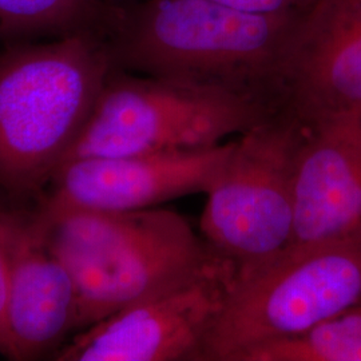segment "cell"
<instances>
[{
	"instance_id": "cell-1",
	"label": "cell",
	"mask_w": 361,
	"mask_h": 361,
	"mask_svg": "<svg viewBox=\"0 0 361 361\" xmlns=\"http://www.w3.org/2000/svg\"><path fill=\"white\" fill-rule=\"evenodd\" d=\"M305 13L255 15L212 0L116 3L106 39L118 70L235 91L284 109L286 52Z\"/></svg>"
},
{
	"instance_id": "cell-2",
	"label": "cell",
	"mask_w": 361,
	"mask_h": 361,
	"mask_svg": "<svg viewBox=\"0 0 361 361\" xmlns=\"http://www.w3.org/2000/svg\"><path fill=\"white\" fill-rule=\"evenodd\" d=\"M116 70L107 39L80 32L0 54V186L30 195L67 162Z\"/></svg>"
},
{
	"instance_id": "cell-3",
	"label": "cell",
	"mask_w": 361,
	"mask_h": 361,
	"mask_svg": "<svg viewBox=\"0 0 361 361\" xmlns=\"http://www.w3.org/2000/svg\"><path fill=\"white\" fill-rule=\"evenodd\" d=\"M54 252L75 283L79 329L190 281L219 257L169 209L39 207Z\"/></svg>"
},
{
	"instance_id": "cell-4",
	"label": "cell",
	"mask_w": 361,
	"mask_h": 361,
	"mask_svg": "<svg viewBox=\"0 0 361 361\" xmlns=\"http://www.w3.org/2000/svg\"><path fill=\"white\" fill-rule=\"evenodd\" d=\"M280 111L241 92L116 68L67 161L204 150Z\"/></svg>"
},
{
	"instance_id": "cell-5",
	"label": "cell",
	"mask_w": 361,
	"mask_h": 361,
	"mask_svg": "<svg viewBox=\"0 0 361 361\" xmlns=\"http://www.w3.org/2000/svg\"><path fill=\"white\" fill-rule=\"evenodd\" d=\"M305 123L283 110L241 134L207 190L200 228L237 280L280 257L293 237V185Z\"/></svg>"
},
{
	"instance_id": "cell-6",
	"label": "cell",
	"mask_w": 361,
	"mask_h": 361,
	"mask_svg": "<svg viewBox=\"0 0 361 361\" xmlns=\"http://www.w3.org/2000/svg\"><path fill=\"white\" fill-rule=\"evenodd\" d=\"M361 304V240L284 252L237 280L201 361H238Z\"/></svg>"
},
{
	"instance_id": "cell-7",
	"label": "cell",
	"mask_w": 361,
	"mask_h": 361,
	"mask_svg": "<svg viewBox=\"0 0 361 361\" xmlns=\"http://www.w3.org/2000/svg\"><path fill=\"white\" fill-rule=\"evenodd\" d=\"M237 281L231 261L83 329L59 361H201L207 337Z\"/></svg>"
},
{
	"instance_id": "cell-8",
	"label": "cell",
	"mask_w": 361,
	"mask_h": 361,
	"mask_svg": "<svg viewBox=\"0 0 361 361\" xmlns=\"http://www.w3.org/2000/svg\"><path fill=\"white\" fill-rule=\"evenodd\" d=\"M233 146L219 143L195 152L70 159L52 178L40 207L130 212L207 193Z\"/></svg>"
},
{
	"instance_id": "cell-9",
	"label": "cell",
	"mask_w": 361,
	"mask_h": 361,
	"mask_svg": "<svg viewBox=\"0 0 361 361\" xmlns=\"http://www.w3.org/2000/svg\"><path fill=\"white\" fill-rule=\"evenodd\" d=\"M296 250L361 240V113L305 123L293 185Z\"/></svg>"
},
{
	"instance_id": "cell-10",
	"label": "cell",
	"mask_w": 361,
	"mask_h": 361,
	"mask_svg": "<svg viewBox=\"0 0 361 361\" xmlns=\"http://www.w3.org/2000/svg\"><path fill=\"white\" fill-rule=\"evenodd\" d=\"M284 109L304 123L361 113V0H317L285 59Z\"/></svg>"
},
{
	"instance_id": "cell-11",
	"label": "cell",
	"mask_w": 361,
	"mask_h": 361,
	"mask_svg": "<svg viewBox=\"0 0 361 361\" xmlns=\"http://www.w3.org/2000/svg\"><path fill=\"white\" fill-rule=\"evenodd\" d=\"M75 329L79 307L71 273L54 252L38 212L16 213L0 352L13 360H35Z\"/></svg>"
},
{
	"instance_id": "cell-12",
	"label": "cell",
	"mask_w": 361,
	"mask_h": 361,
	"mask_svg": "<svg viewBox=\"0 0 361 361\" xmlns=\"http://www.w3.org/2000/svg\"><path fill=\"white\" fill-rule=\"evenodd\" d=\"M114 7L107 0H0V39L106 37Z\"/></svg>"
},
{
	"instance_id": "cell-13",
	"label": "cell",
	"mask_w": 361,
	"mask_h": 361,
	"mask_svg": "<svg viewBox=\"0 0 361 361\" xmlns=\"http://www.w3.org/2000/svg\"><path fill=\"white\" fill-rule=\"evenodd\" d=\"M238 361H361V304L300 335L250 349Z\"/></svg>"
},
{
	"instance_id": "cell-14",
	"label": "cell",
	"mask_w": 361,
	"mask_h": 361,
	"mask_svg": "<svg viewBox=\"0 0 361 361\" xmlns=\"http://www.w3.org/2000/svg\"><path fill=\"white\" fill-rule=\"evenodd\" d=\"M16 213L0 207V338L3 332L4 310L8 295L11 264H13V234Z\"/></svg>"
},
{
	"instance_id": "cell-15",
	"label": "cell",
	"mask_w": 361,
	"mask_h": 361,
	"mask_svg": "<svg viewBox=\"0 0 361 361\" xmlns=\"http://www.w3.org/2000/svg\"><path fill=\"white\" fill-rule=\"evenodd\" d=\"M237 11L255 15H284L308 11L317 0H212Z\"/></svg>"
}]
</instances>
